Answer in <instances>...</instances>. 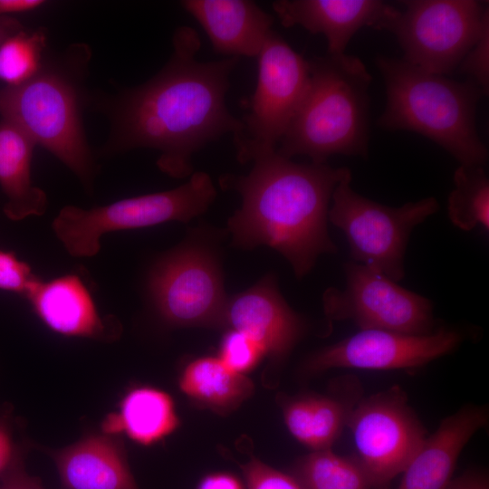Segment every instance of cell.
Here are the masks:
<instances>
[{"label":"cell","mask_w":489,"mask_h":489,"mask_svg":"<svg viewBox=\"0 0 489 489\" xmlns=\"http://www.w3.org/2000/svg\"><path fill=\"white\" fill-rule=\"evenodd\" d=\"M173 52L148 82L129 89L110 105L108 149H153L158 168L174 178L190 177L192 156L226 133L237 134L241 120L228 110L225 95L238 57L200 62L197 31L177 28Z\"/></svg>","instance_id":"1"},{"label":"cell","mask_w":489,"mask_h":489,"mask_svg":"<svg viewBox=\"0 0 489 489\" xmlns=\"http://www.w3.org/2000/svg\"><path fill=\"white\" fill-rule=\"evenodd\" d=\"M253 162L247 175L222 182L242 197L228 220L233 244L246 249L267 245L302 278L321 254L337 252L328 233L329 204L336 186L351 172L326 163H296L276 151Z\"/></svg>","instance_id":"2"},{"label":"cell","mask_w":489,"mask_h":489,"mask_svg":"<svg viewBox=\"0 0 489 489\" xmlns=\"http://www.w3.org/2000/svg\"><path fill=\"white\" fill-rule=\"evenodd\" d=\"M306 93L276 148L283 158L304 155L325 164L332 155L369 154L371 76L353 55L309 60Z\"/></svg>","instance_id":"3"},{"label":"cell","mask_w":489,"mask_h":489,"mask_svg":"<svg viewBox=\"0 0 489 489\" xmlns=\"http://www.w3.org/2000/svg\"><path fill=\"white\" fill-rule=\"evenodd\" d=\"M386 88L379 127L425 136L464 166H484L488 151L476 129L482 91L472 81L455 82L404 60L379 56Z\"/></svg>","instance_id":"4"},{"label":"cell","mask_w":489,"mask_h":489,"mask_svg":"<svg viewBox=\"0 0 489 489\" xmlns=\"http://www.w3.org/2000/svg\"><path fill=\"white\" fill-rule=\"evenodd\" d=\"M0 116L91 185L93 160L82 124L77 84L69 71L43 64L28 82L0 86Z\"/></svg>","instance_id":"5"},{"label":"cell","mask_w":489,"mask_h":489,"mask_svg":"<svg viewBox=\"0 0 489 489\" xmlns=\"http://www.w3.org/2000/svg\"><path fill=\"white\" fill-rule=\"evenodd\" d=\"M216 191L206 172L193 173L176 188L125 198L110 205L84 209L66 206L53 222V229L74 257H91L100 251L102 235L137 229L170 221L187 222L203 214Z\"/></svg>","instance_id":"6"},{"label":"cell","mask_w":489,"mask_h":489,"mask_svg":"<svg viewBox=\"0 0 489 489\" xmlns=\"http://www.w3.org/2000/svg\"><path fill=\"white\" fill-rule=\"evenodd\" d=\"M351 173L336 186L328 219L345 235L351 261L398 283L405 276V254L413 229L439 209L435 197L392 207L355 192Z\"/></svg>","instance_id":"7"},{"label":"cell","mask_w":489,"mask_h":489,"mask_svg":"<svg viewBox=\"0 0 489 489\" xmlns=\"http://www.w3.org/2000/svg\"><path fill=\"white\" fill-rule=\"evenodd\" d=\"M258 58L257 82L249 112L233 136L237 159L254 161L276 148L306 93L310 63L273 30Z\"/></svg>","instance_id":"8"},{"label":"cell","mask_w":489,"mask_h":489,"mask_svg":"<svg viewBox=\"0 0 489 489\" xmlns=\"http://www.w3.org/2000/svg\"><path fill=\"white\" fill-rule=\"evenodd\" d=\"M388 24L404 52V61L446 75L456 69L489 24L488 2L407 0Z\"/></svg>","instance_id":"9"},{"label":"cell","mask_w":489,"mask_h":489,"mask_svg":"<svg viewBox=\"0 0 489 489\" xmlns=\"http://www.w3.org/2000/svg\"><path fill=\"white\" fill-rule=\"evenodd\" d=\"M347 427L354 441L355 455L373 489H387L427 436L406 391L398 385L362 398Z\"/></svg>","instance_id":"10"},{"label":"cell","mask_w":489,"mask_h":489,"mask_svg":"<svg viewBox=\"0 0 489 489\" xmlns=\"http://www.w3.org/2000/svg\"><path fill=\"white\" fill-rule=\"evenodd\" d=\"M346 286L328 288L322 295L323 311L331 321H351L360 331L379 330L426 335L440 326L432 302L403 288L384 274L350 261L343 266Z\"/></svg>","instance_id":"11"},{"label":"cell","mask_w":489,"mask_h":489,"mask_svg":"<svg viewBox=\"0 0 489 489\" xmlns=\"http://www.w3.org/2000/svg\"><path fill=\"white\" fill-rule=\"evenodd\" d=\"M149 292L161 319L175 327H223L227 303L216 256L197 244H183L152 268Z\"/></svg>","instance_id":"12"},{"label":"cell","mask_w":489,"mask_h":489,"mask_svg":"<svg viewBox=\"0 0 489 489\" xmlns=\"http://www.w3.org/2000/svg\"><path fill=\"white\" fill-rule=\"evenodd\" d=\"M463 340L460 331L445 326L426 335L360 331L310 355L302 369L307 374L331 369H414L452 352Z\"/></svg>","instance_id":"13"},{"label":"cell","mask_w":489,"mask_h":489,"mask_svg":"<svg viewBox=\"0 0 489 489\" xmlns=\"http://www.w3.org/2000/svg\"><path fill=\"white\" fill-rule=\"evenodd\" d=\"M224 326L251 337L275 362L286 359L306 331L304 319L288 305L273 274L228 298Z\"/></svg>","instance_id":"14"},{"label":"cell","mask_w":489,"mask_h":489,"mask_svg":"<svg viewBox=\"0 0 489 489\" xmlns=\"http://www.w3.org/2000/svg\"><path fill=\"white\" fill-rule=\"evenodd\" d=\"M273 9L284 27L301 25L321 34L328 54L340 55L362 27L387 30L399 10L379 0H279Z\"/></svg>","instance_id":"15"},{"label":"cell","mask_w":489,"mask_h":489,"mask_svg":"<svg viewBox=\"0 0 489 489\" xmlns=\"http://www.w3.org/2000/svg\"><path fill=\"white\" fill-rule=\"evenodd\" d=\"M39 319L53 331L104 342L121 332L113 316H101L80 277L67 274L47 282L37 280L24 296Z\"/></svg>","instance_id":"16"},{"label":"cell","mask_w":489,"mask_h":489,"mask_svg":"<svg viewBox=\"0 0 489 489\" xmlns=\"http://www.w3.org/2000/svg\"><path fill=\"white\" fill-rule=\"evenodd\" d=\"M488 419V408L473 404L444 418L408 463L397 489H446L464 447Z\"/></svg>","instance_id":"17"},{"label":"cell","mask_w":489,"mask_h":489,"mask_svg":"<svg viewBox=\"0 0 489 489\" xmlns=\"http://www.w3.org/2000/svg\"><path fill=\"white\" fill-rule=\"evenodd\" d=\"M362 398L359 379L346 375L331 384L328 394L285 397L282 401L284 423L292 436L312 451L331 449Z\"/></svg>","instance_id":"18"},{"label":"cell","mask_w":489,"mask_h":489,"mask_svg":"<svg viewBox=\"0 0 489 489\" xmlns=\"http://www.w3.org/2000/svg\"><path fill=\"white\" fill-rule=\"evenodd\" d=\"M47 452L62 489H139L118 436L91 433Z\"/></svg>","instance_id":"19"},{"label":"cell","mask_w":489,"mask_h":489,"mask_svg":"<svg viewBox=\"0 0 489 489\" xmlns=\"http://www.w3.org/2000/svg\"><path fill=\"white\" fill-rule=\"evenodd\" d=\"M181 6L202 26L213 49L226 57H257L273 17L249 0H185Z\"/></svg>","instance_id":"20"},{"label":"cell","mask_w":489,"mask_h":489,"mask_svg":"<svg viewBox=\"0 0 489 489\" xmlns=\"http://www.w3.org/2000/svg\"><path fill=\"white\" fill-rule=\"evenodd\" d=\"M35 146L23 130L0 120V187L6 198L5 215L13 221L42 216L47 207L45 192L31 177Z\"/></svg>","instance_id":"21"},{"label":"cell","mask_w":489,"mask_h":489,"mask_svg":"<svg viewBox=\"0 0 489 489\" xmlns=\"http://www.w3.org/2000/svg\"><path fill=\"white\" fill-rule=\"evenodd\" d=\"M119 435L126 434L134 442L150 446L161 441L178 427V417L171 397L148 386L129 390L113 413Z\"/></svg>","instance_id":"22"},{"label":"cell","mask_w":489,"mask_h":489,"mask_svg":"<svg viewBox=\"0 0 489 489\" xmlns=\"http://www.w3.org/2000/svg\"><path fill=\"white\" fill-rule=\"evenodd\" d=\"M179 387L186 396L217 412L235 409L254 391L249 378L210 356L189 362L181 373Z\"/></svg>","instance_id":"23"},{"label":"cell","mask_w":489,"mask_h":489,"mask_svg":"<svg viewBox=\"0 0 489 489\" xmlns=\"http://www.w3.org/2000/svg\"><path fill=\"white\" fill-rule=\"evenodd\" d=\"M289 474L301 489H373L355 455H340L331 449L300 457Z\"/></svg>","instance_id":"24"},{"label":"cell","mask_w":489,"mask_h":489,"mask_svg":"<svg viewBox=\"0 0 489 489\" xmlns=\"http://www.w3.org/2000/svg\"><path fill=\"white\" fill-rule=\"evenodd\" d=\"M455 187L448 196L451 223L464 231L489 229V179L484 166L460 165L454 174Z\"/></svg>","instance_id":"25"},{"label":"cell","mask_w":489,"mask_h":489,"mask_svg":"<svg viewBox=\"0 0 489 489\" xmlns=\"http://www.w3.org/2000/svg\"><path fill=\"white\" fill-rule=\"evenodd\" d=\"M47 33L43 28H24L0 45V81L4 86H18L36 76L43 67Z\"/></svg>","instance_id":"26"},{"label":"cell","mask_w":489,"mask_h":489,"mask_svg":"<svg viewBox=\"0 0 489 489\" xmlns=\"http://www.w3.org/2000/svg\"><path fill=\"white\" fill-rule=\"evenodd\" d=\"M264 356L265 352L257 341L241 331L229 329L222 340L218 358L231 370L244 375Z\"/></svg>","instance_id":"27"},{"label":"cell","mask_w":489,"mask_h":489,"mask_svg":"<svg viewBox=\"0 0 489 489\" xmlns=\"http://www.w3.org/2000/svg\"><path fill=\"white\" fill-rule=\"evenodd\" d=\"M247 489H301L296 481L261 460L252 457L242 465Z\"/></svg>","instance_id":"28"},{"label":"cell","mask_w":489,"mask_h":489,"mask_svg":"<svg viewBox=\"0 0 489 489\" xmlns=\"http://www.w3.org/2000/svg\"><path fill=\"white\" fill-rule=\"evenodd\" d=\"M461 72L469 76L484 95L489 90V24L459 64Z\"/></svg>","instance_id":"29"},{"label":"cell","mask_w":489,"mask_h":489,"mask_svg":"<svg viewBox=\"0 0 489 489\" xmlns=\"http://www.w3.org/2000/svg\"><path fill=\"white\" fill-rule=\"evenodd\" d=\"M37 280L26 263L12 252L0 250V289L25 296Z\"/></svg>","instance_id":"30"},{"label":"cell","mask_w":489,"mask_h":489,"mask_svg":"<svg viewBox=\"0 0 489 489\" xmlns=\"http://www.w3.org/2000/svg\"><path fill=\"white\" fill-rule=\"evenodd\" d=\"M24 457V448L17 445L9 420L0 416V478Z\"/></svg>","instance_id":"31"},{"label":"cell","mask_w":489,"mask_h":489,"mask_svg":"<svg viewBox=\"0 0 489 489\" xmlns=\"http://www.w3.org/2000/svg\"><path fill=\"white\" fill-rule=\"evenodd\" d=\"M0 489H46L38 477L30 475L24 459L16 463L0 478Z\"/></svg>","instance_id":"32"},{"label":"cell","mask_w":489,"mask_h":489,"mask_svg":"<svg viewBox=\"0 0 489 489\" xmlns=\"http://www.w3.org/2000/svg\"><path fill=\"white\" fill-rule=\"evenodd\" d=\"M446 489H489V481L484 472L467 471L453 478Z\"/></svg>","instance_id":"33"},{"label":"cell","mask_w":489,"mask_h":489,"mask_svg":"<svg viewBox=\"0 0 489 489\" xmlns=\"http://www.w3.org/2000/svg\"><path fill=\"white\" fill-rule=\"evenodd\" d=\"M197 489H244L242 484L234 475L225 473H215L204 477Z\"/></svg>","instance_id":"34"},{"label":"cell","mask_w":489,"mask_h":489,"mask_svg":"<svg viewBox=\"0 0 489 489\" xmlns=\"http://www.w3.org/2000/svg\"><path fill=\"white\" fill-rule=\"evenodd\" d=\"M43 0H0V17L32 12L45 5Z\"/></svg>","instance_id":"35"},{"label":"cell","mask_w":489,"mask_h":489,"mask_svg":"<svg viewBox=\"0 0 489 489\" xmlns=\"http://www.w3.org/2000/svg\"><path fill=\"white\" fill-rule=\"evenodd\" d=\"M24 29L23 24L11 16L0 17V45L11 35Z\"/></svg>","instance_id":"36"}]
</instances>
